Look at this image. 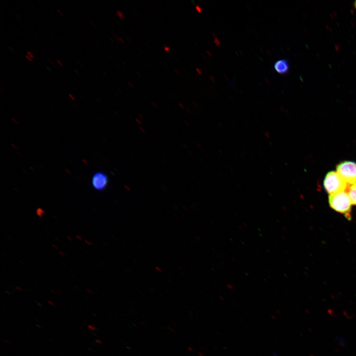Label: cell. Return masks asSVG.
Returning a JSON list of instances; mask_svg holds the SVG:
<instances>
[{
  "mask_svg": "<svg viewBox=\"0 0 356 356\" xmlns=\"http://www.w3.org/2000/svg\"><path fill=\"white\" fill-rule=\"evenodd\" d=\"M328 200L333 210L343 214L348 220L351 219L352 203L348 190L330 194Z\"/></svg>",
  "mask_w": 356,
  "mask_h": 356,
  "instance_id": "cell-1",
  "label": "cell"
},
{
  "mask_svg": "<svg viewBox=\"0 0 356 356\" xmlns=\"http://www.w3.org/2000/svg\"><path fill=\"white\" fill-rule=\"evenodd\" d=\"M323 185L329 194L348 190L349 186L337 172L330 171L325 177Z\"/></svg>",
  "mask_w": 356,
  "mask_h": 356,
  "instance_id": "cell-2",
  "label": "cell"
},
{
  "mask_svg": "<svg viewBox=\"0 0 356 356\" xmlns=\"http://www.w3.org/2000/svg\"><path fill=\"white\" fill-rule=\"evenodd\" d=\"M337 172L348 184L356 183V163L345 161L337 165Z\"/></svg>",
  "mask_w": 356,
  "mask_h": 356,
  "instance_id": "cell-3",
  "label": "cell"
},
{
  "mask_svg": "<svg viewBox=\"0 0 356 356\" xmlns=\"http://www.w3.org/2000/svg\"><path fill=\"white\" fill-rule=\"evenodd\" d=\"M108 183V176L103 172H96L92 177L91 185L96 190L101 191L105 189Z\"/></svg>",
  "mask_w": 356,
  "mask_h": 356,
  "instance_id": "cell-4",
  "label": "cell"
},
{
  "mask_svg": "<svg viewBox=\"0 0 356 356\" xmlns=\"http://www.w3.org/2000/svg\"><path fill=\"white\" fill-rule=\"evenodd\" d=\"M274 69L276 72L280 74H286L289 69V62L285 59H279L274 63Z\"/></svg>",
  "mask_w": 356,
  "mask_h": 356,
  "instance_id": "cell-5",
  "label": "cell"
},
{
  "mask_svg": "<svg viewBox=\"0 0 356 356\" xmlns=\"http://www.w3.org/2000/svg\"><path fill=\"white\" fill-rule=\"evenodd\" d=\"M348 192L353 205H356V183L352 184L348 189Z\"/></svg>",
  "mask_w": 356,
  "mask_h": 356,
  "instance_id": "cell-6",
  "label": "cell"
},
{
  "mask_svg": "<svg viewBox=\"0 0 356 356\" xmlns=\"http://www.w3.org/2000/svg\"><path fill=\"white\" fill-rule=\"evenodd\" d=\"M116 14L118 17L121 19H123L125 18L124 13L120 10H117L116 11Z\"/></svg>",
  "mask_w": 356,
  "mask_h": 356,
  "instance_id": "cell-7",
  "label": "cell"
},
{
  "mask_svg": "<svg viewBox=\"0 0 356 356\" xmlns=\"http://www.w3.org/2000/svg\"><path fill=\"white\" fill-rule=\"evenodd\" d=\"M113 37H114V39H115L117 41H119L121 43H122V44L125 43V41H124V39L122 38V37H121L120 36H118L116 35L113 34Z\"/></svg>",
  "mask_w": 356,
  "mask_h": 356,
  "instance_id": "cell-8",
  "label": "cell"
},
{
  "mask_svg": "<svg viewBox=\"0 0 356 356\" xmlns=\"http://www.w3.org/2000/svg\"><path fill=\"white\" fill-rule=\"evenodd\" d=\"M164 50L167 52H170L171 47L166 44H164L163 46Z\"/></svg>",
  "mask_w": 356,
  "mask_h": 356,
  "instance_id": "cell-9",
  "label": "cell"
},
{
  "mask_svg": "<svg viewBox=\"0 0 356 356\" xmlns=\"http://www.w3.org/2000/svg\"><path fill=\"white\" fill-rule=\"evenodd\" d=\"M26 54L27 55H28L29 56H30L31 58H32L33 59H34V55L31 51L27 50L26 51Z\"/></svg>",
  "mask_w": 356,
  "mask_h": 356,
  "instance_id": "cell-10",
  "label": "cell"
},
{
  "mask_svg": "<svg viewBox=\"0 0 356 356\" xmlns=\"http://www.w3.org/2000/svg\"><path fill=\"white\" fill-rule=\"evenodd\" d=\"M24 56H25V58H26L28 61H29V62H33V59L32 58H31L30 56H29L28 55H27L26 54Z\"/></svg>",
  "mask_w": 356,
  "mask_h": 356,
  "instance_id": "cell-11",
  "label": "cell"
},
{
  "mask_svg": "<svg viewBox=\"0 0 356 356\" xmlns=\"http://www.w3.org/2000/svg\"><path fill=\"white\" fill-rule=\"evenodd\" d=\"M195 9L199 13H201L202 11L201 7L198 5H196Z\"/></svg>",
  "mask_w": 356,
  "mask_h": 356,
  "instance_id": "cell-12",
  "label": "cell"
},
{
  "mask_svg": "<svg viewBox=\"0 0 356 356\" xmlns=\"http://www.w3.org/2000/svg\"><path fill=\"white\" fill-rule=\"evenodd\" d=\"M56 62L61 67H63L64 66L61 60H60L59 59H57Z\"/></svg>",
  "mask_w": 356,
  "mask_h": 356,
  "instance_id": "cell-13",
  "label": "cell"
},
{
  "mask_svg": "<svg viewBox=\"0 0 356 356\" xmlns=\"http://www.w3.org/2000/svg\"><path fill=\"white\" fill-rule=\"evenodd\" d=\"M56 12H57V13L58 14H59V15H60L61 16H62L63 15V12L60 9H58V8L56 9Z\"/></svg>",
  "mask_w": 356,
  "mask_h": 356,
  "instance_id": "cell-14",
  "label": "cell"
},
{
  "mask_svg": "<svg viewBox=\"0 0 356 356\" xmlns=\"http://www.w3.org/2000/svg\"><path fill=\"white\" fill-rule=\"evenodd\" d=\"M69 97L73 100H75V98L74 95L71 93H69Z\"/></svg>",
  "mask_w": 356,
  "mask_h": 356,
  "instance_id": "cell-15",
  "label": "cell"
},
{
  "mask_svg": "<svg viewBox=\"0 0 356 356\" xmlns=\"http://www.w3.org/2000/svg\"><path fill=\"white\" fill-rule=\"evenodd\" d=\"M47 61L48 62L49 64H50L53 65V63H53V61H52V60L51 59L49 58H47Z\"/></svg>",
  "mask_w": 356,
  "mask_h": 356,
  "instance_id": "cell-16",
  "label": "cell"
},
{
  "mask_svg": "<svg viewBox=\"0 0 356 356\" xmlns=\"http://www.w3.org/2000/svg\"><path fill=\"white\" fill-rule=\"evenodd\" d=\"M89 21L91 25L95 26L94 22L91 19H89Z\"/></svg>",
  "mask_w": 356,
  "mask_h": 356,
  "instance_id": "cell-17",
  "label": "cell"
},
{
  "mask_svg": "<svg viewBox=\"0 0 356 356\" xmlns=\"http://www.w3.org/2000/svg\"><path fill=\"white\" fill-rule=\"evenodd\" d=\"M127 83H128V85L130 87H131V88H133V87H134V86H133V84L132 83V82H130V81H128Z\"/></svg>",
  "mask_w": 356,
  "mask_h": 356,
  "instance_id": "cell-18",
  "label": "cell"
},
{
  "mask_svg": "<svg viewBox=\"0 0 356 356\" xmlns=\"http://www.w3.org/2000/svg\"><path fill=\"white\" fill-rule=\"evenodd\" d=\"M174 72H175L177 75H179V74H180V73H179V71L178 69H174Z\"/></svg>",
  "mask_w": 356,
  "mask_h": 356,
  "instance_id": "cell-19",
  "label": "cell"
},
{
  "mask_svg": "<svg viewBox=\"0 0 356 356\" xmlns=\"http://www.w3.org/2000/svg\"><path fill=\"white\" fill-rule=\"evenodd\" d=\"M196 71H197L199 74H202L201 71L200 69H199V68H196Z\"/></svg>",
  "mask_w": 356,
  "mask_h": 356,
  "instance_id": "cell-20",
  "label": "cell"
},
{
  "mask_svg": "<svg viewBox=\"0 0 356 356\" xmlns=\"http://www.w3.org/2000/svg\"><path fill=\"white\" fill-rule=\"evenodd\" d=\"M354 4V6H355V8H356V1H355Z\"/></svg>",
  "mask_w": 356,
  "mask_h": 356,
  "instance_id": "cell-21",
  "label": "cell"
},
{
  "mask_svg": "<svg viewBox=\"0 0 356 356\" xmlns=\"http://www.w3.org/2000/svg\"><path fill=\"white\" fill-rule=\"evenodd\" d=\"M127 39H128V40L130 41H131V38H129V37H127Z\"/></svg>",
  "mask_w": 356,
  "mask_h": 356,
  "instance_id": "cell-22",
  "label": "cell"
},
{
  "mask_svg": "<svg viewBox=\"0 0 356 356\" xmlns=\"http://www.w3.org/2000/svg\"><path fill=\"white\" fill-rule=\"evenodd\" d=\"M90 39L92 42H94L93 39L92 38H90Z\"/></svg>",
  "mask_w": 356,
  "mask_h": 356,
  "instance_id": "cell-23",
  "label": "cell"
}]
</instances>
